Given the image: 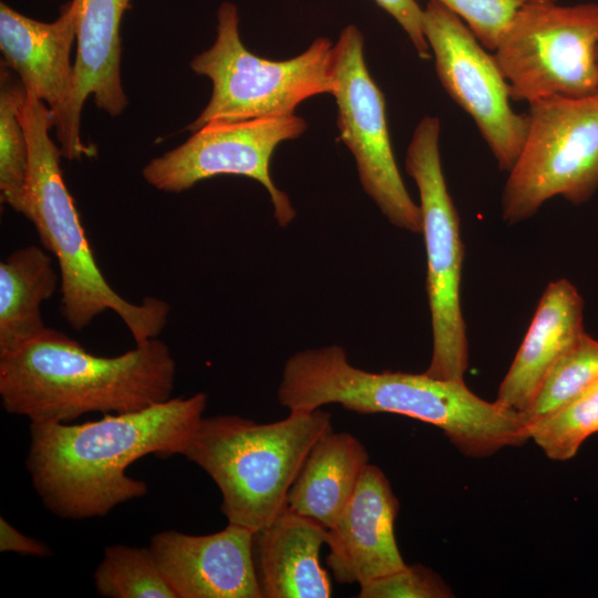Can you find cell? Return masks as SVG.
<instances>
[{
    "label": "cell",
    "mask_w": 598,
    "mask_h": 598,
    "mask_svg": "<svg viewBox=\"0 0 598 598\" xmlns=\"http://www.w3.org/2000/svg\"><path fill=\"white\" fill-rule=\"evenodd\" d=\"M205 393L81 424L30 422L27 468L43 505L66 519L102 517L141 498L147 485L126 474L138 458L184 453L203 419Z\"/></svg>",
    "instance_id": "obj_1"
},
{
    "label": "cell",
    "mask_w": 598,
    "mask_h": 598,
    "mask_svg": "<svg viewBox=\"0 0 598 598\" xmlns=\"http://www.w3.org/2000/svg\"><path fill=\"white\" fill-rule=\"evenodd\" d=\"M278 401L289 411L336 403L361 414L394 413L434 425L460 452L486 457L529 440L520 413L475 395L464 381L423 373L371 372L352 365L338 344L307 349L285 363Z\"/></svg>",
    "instance_id": "obj_2"
},
{
    "label": "cell",
    "mask_w": 598,
    "mask_h": 598,
    "mask_svg": "<svg viewBox=\"0 0 598 598\" xmlns=\"http://www.w3.org/2000/svg\"><path fill=\"white\" fill-rule=\"evenodd\" d=\"M175 374L168 347L156 338L110 358L47 327L0 353V398L8 413L30 422L68 423L91 412H132L167 401Z\"/></svg>",
    "instance_id": "obj_3"
},
{
    "label": "cell",
    "mask_w": 598,
    "mask_h": 598,
    "mask_svg": "<svg viewBox=\"0 0 598 598\" xmlns=\"http://www.w3.org/2000/svg\"><path fill=\"white\" fill-rule=\"evenodd\" d=\"M20 117L30 154L28 219L35 226L42 246L58 260L64 319L73 329L82 330L100 313L113 310L136 344L156 338L167 322L169 306L153 297L137 305L130 302L104 278L62 176V153L49 134L53 127L51 111L25 92Z\"/></svg>",
    "instance_id": "obj_4"
},
{
    "label": "cell",
    "mask_w": 598,
    "mask_h": 598,
    "mask_svg": "<svg viewBox=\"0 0 598 598\" xmlns=\"http://www.w3.org/2000/svg\"><path fill=\"white\" fill-rule=\"evenodd\" d=\"M331 430V414L322 409L290 411L272 423L203 416L183 455L215 482L228 523L256 533L287 505L306 457Z\"/></svg>",
    "instance_id": "obj_5"
},
{
    "label": "cell",
    "mask_w": 598,
    "mask_h": 598,
    "mask_svg": "<svg viewBox=\"0 0 598 598\" xmlns=\"http://www.w3.org/2000/svg\"><path fill=\"white\" fill-rule=\"evenodd\" d=\"M189 65L213 83L207 105L187 126L192 132L210 123L291 115L307 99L333 95L337 90L333 44L328 38L315 39L288 60L258 56L244 45L238 9L228 1L218 8L214 44Z\"/></svg>",
    "instance_id": "obj_6"
},
{
    "label": "cell",
    "mask_w": 598,
    "mask_h": 598,
    "mask_svg": "<svg viewBox=\"0 0 598 598\" xmlns=\"http://www.w3.org/2000/svg\"><path fill=\"white\" fill-rule=\"evenodd\" d=\"M440 133L439 117L426 115L420 120L406 150L405 169L419 189L426 250L433 348L425 373L463 381L468 367V341L461 308L464 246L460 217L442 168Z\"/></svg>",
    "instance_id": "obj_7"
},
{
    "label": "cell",
    "mask_w": 598,
    "mask_h": 598,
    "mask_svg": "<svg viewBox=\"0 0 598 598\" xmlns=\"http://www.w3.org/2000/svg\"><path fill=\"white\" fill-rule=\"evenodd\" d=\"M503 195L502 217L523 221L550 198L581 204L598 190V93L529 103L527 132Z\"/></svg>",
    "instance_id": "obj_8"
},
{
    "label": "cell",
    "mask_w": 598,
    "mask_h": 598,
    "mask_svg": "<svg viewBox=\"0 0 598 598\" xmlns=\"http://www.w3.org/2000/svg\"><path fill=\"white\" fill-rule=\"evenodd\" d=\"M494 56L514 101L598 93V3L526 0Z\"/></svg>",
    "instance_id": "obj_9"
},
{
    "label": "cell",
    "mask_w": 598,
    "mask_h": 598,
    "mask_svg": "<svg viewBox=\"0 0 598 598\" xmlns=\"http://www.w3.org/2000/svg\"><path fill=\"white\" fill-rule=\"evenodd\" d=\"M364 39L353 24L333 44L340 141L352 153L364 192L398 228L422 233L420 206L410 196L392 151L385 99L364 61Z\"/></svg>",
    "instance_id": "obj_10"
},
{
    "label": "cell",
    "mask_w": 598,
    "mask_h": 598,
    "mask_svg": "<svg viewBox=\"0 0 598 598\" xmlns=\"http://www.w3.org/2000/svg\"><path fill=\"white\" fill-rule=\"evenodd\" d=\"M307 122L296 114L234 123H210L182 145L153 158L143 168L144 179L158 190L182 193L196 183L219 175L246 176L269 194L280 227L296 216L289 196L270 176V161L277 146L299 137Z\"/></svg>",
    "instance_id": "obj_11"
},
{
    "label": "cell",
    "mask_w": 598,
    "mask_h": 598,
    "mask_svg": "<svg viewBox=\"0 0 598 598\" xmlns=\"http://www.w3.org/2000/svg\"><path fill=\"white\" fill-rule=\"evenodd\" d=\"M423 31L441 85L472 117L498 166L509 171L526 136L527 115L512 109L509 85L495 56L435 0L423 9Z\"/></svg>",
    "instance_id": "obj_12"
},
{
    "label": "cell",
    "mask_w": 598,
    "mask_h": 598,
    "mask_svg": "<svg viewBox=\"0 0 598 598\" xmlns=\"http://www.w3.org/2000/svg\"><path fill=\"white\" fill-rule=\"evenodd\" d=\"M254 534L231 523L200 536L164 530L148 548L176 598H262Z\"/></svg>",
    "instance_id": "obj_13"
},
{
    "label": "cell",
    "mask_w": 598,
    "mask_h": 598,
    "mask_svg": "<svg viewBox=\"0 0 598 598\" xmlns=\"http://www.w3.org/2000/svg\"><path fill=\"white\" fill-rule=\"evenodd\" d=\"M76 22L75 87L63 114L53 123L62 156L92 155L80 138L81 111L90 95L115 116L127 105L121 81V22L131 0H71Z\"/></svg>",
    "instance_id": "obj_14"
},
{
    "label": "cell",
    "mask_w": 598,
    "mask_h": 598,
    "mask_svg": "<svg viewBox=\"0 0 598 598\" xmlns=\"http://www.w3.org/2000/svg\"><path fill=\"white\" fill-rule=\"evenodd\" d=\"M399 501L385 474L369 464L348 505L327 529V565L339 584L364 585L405 567L394 522Z\"/></svg>",
    "instance_id": "obj_15"
},
{
    "label": "cell",
    "mask_w": 598,
    "mask_h": 598,
    "mask_svg": "<svg viewBox=\"0 0 598 598\" xmlns=\"http://www.w3.org/2000/svg\"><path fill=\"white\" fill-rule=\"evenodd\" d=\"M76 40L72 1L62 6L53 22L25 17L0 3L2 65L20 78L25 92L49 105L53 123L63 114L75 87L70 54Z\"/></svg>",
    "instance_id": "obj_16"
},
{
    "label": "cell",
    "mask_w": 598,
    "mask_h": 598,
    "mask_svg": "<svg viewBox=\"0 0 598 598\" xmlns=\"http://www.w3.org/2000/svg\"><path fill=\"white\" fill-rule=\"evenodd\" d=\"M584 300L567 279L548 283L495 402L525 413L551 365L582 334Z\"/></svg>",
    "instance_id": "obj_17"
},
{
    "label": "cell",
    "mask_w": 598,
    "mask_h": 598,
    "mask_svg": "<svg viewBox=\"0 0 598 598\" xmlns=\"http://www.w3.org/2000/svg\"><path fill=\"white\" fill-rule=\"evenodd\" d=\"M327 528L287 505L254 534L262 598H329L331 582L319 561Z\"/></svg>",
    "instance_id": "obj_18"
},
{
    "label": "cell",
    "mask_w": 598,
    "mask_h": 598,
    "mask_svg": "<svg viewBox=\"0 0 598 598\" xmlns=\"http://www.w3.org/2000/svg\"><path fill=\"white\" fill-rule=\"evenodd\" d=\"M369 464L367 448L353 434L327 432L306 457L288 492L287 506L330 528Z\"/></svg>",
    "instance_id": "obj_19"
},
{
    "label": "cell",
    "mask_w": 598,
    "mask_h": 598,
    "mask_svg": "<svg viewBox=\"0 0 598 598\" xmlns=\"http://www.w3.org/2000/svg\"><path fill=\"white\" fill-rule=\"evenodd\" d=\"M58 286L51 257L35 245L11 252L0 264V353L38 337L44 326L41 306Z\"/></svg>",
    "instance_id": "obj_20"
},
{
    "label": "cell",
    "mask_w": 598,
    "mask_h": 598,
    "mask_svg": "<svg viewBox=\"0 0 598 598\" xmlns=\"http://www.w3.org/2000/svg\"><path fill=\"white\" fill-rule=\"evenodd\" d=\"M0 85V194L1 200L24 217L30 215L29 144L20 107L25 96L21 82L1 68Z\"/></svg>",
    "instance_id": "obj_21"
},
{
    "label": "cell",
    "mask_w": 598,
    "mask_h": 598,
    "mask_svg": "<svg viewBox=\"0 0 598 598\" xmlns=\"http://www.w3.org/2000/svg\"><path fill=\"white\" fill-rule=\"evenodd\" d=\"M93 578L102 597L176 598L148 547H106Z\"/></svg>",
    "instance_id": "obj_22"
},
{
    "label": "cell",
    "mask_w": 598,
    "mask_h": 598,
    "mask_svg": "<svg viewBox=\"0 0 598 598\" xmlns=\"http://www.w3.org/2000/svg\"><path fill=\"white\" fill-rule=\"evenodd\" d=\"M597 382L598 340L585 332L551 365L530 408L522 414L528 429Z\"/></svg>",
    "instance_id": "obj_23"
},
{
    "label": "cell",
    "mask_w": 598,
    "mask_h": 598,
    "mask_svg": "<svg viewBox=\"0 0 598 598\" xmlns=\"http://www.w3.org/2000/svg\"><path fill=\"white\" fill-rule=\"evenodd\" d=\"M533 440L553 461L573 458L581 444L598 433V382L528 429Z\"/></svg>",
    "instance_id": "obj_24"
},
{
    "label": "cell",
    "mask_w": 598,
    "mask_h": 598,
    "mask_svg": "<svg viewBox=\"0 0 598 598\" xmlns=\"http://www.w3.org/2000/svg\"><path fill=\"white\" fill-rule=\"evenodd\" d=\"M465 21L480 43L495 51L526 0H435Z\"/></svg>",
    "instance_id": "obj_25"
},
{
    "label": "cell",
    "mask_w": 598,
    "mask_h": 598,
    "mask_svg": "<svg viewBox=\"0 0 598 598\" xmlns=\"http://www.w3.org/2000/svg\"><path fill=\"white\" fill-rule=\"evenodd\" d=\"M451 588L430 568L405 566L360 586V598H450Z\"/></svg>",
    "instance_id": "obj_26"
},
{
    "label": "cell",
    "mask_w": 598,
    "mask_h": 598,
    "mask_svg": "<svg viewBox=\"0 0 598 598\" xmlns=\"http://www.w3.org/2000/svg\"><path fill=\"white\" fill-rule=\"evenodd\" d=\"M401 25L421 59L431 56L423 31V9L415 0H374Z\"/></svg>",
    "instance_id": "obj_27"
},
{
    "label": "cell",
    "mask_w": 598,
    "mask_h": 598,
    "mask_svg": "<svg viewBox=\"0 0 598 598\" xmlns=\"http://www.w3.org/2000/svg\"><path fill=\"white\" fill-rule=\"evenodd\" d=\"M0 550L33 556H49L50 548L39 539L29 537L0 517Z\"/></svg>",
    "instance_id": "obj_28"
}]
</instances>
